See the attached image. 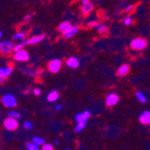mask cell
<instances>
[{"label": "cell", "mask_w": 150, "mask_h": 150, "mask_svg": "<svg viewBox=\"0 0 150 150\" xmlns=\"http://www.w3.org/2000/svg\"><path fill=\"white\" fill-rule=\"evenodd\" d=\"M130 48L134 50H142L146 48L147 46V42L141 37L135 38L131 40L130 42Z\"/></svg>", "instance_id": "cell-1"}, {"label": "cell", "mask_w": 150, "mask_h": 150, "mask_svg": "<svg viewBox=\"0 0 150 150\" xmlns=\"http://www.w3.org/2000/svg\"><path fill=\"white\" fill-rule=\"evenodd\" d=\"M15 42L12 40H3L0 42V53L3 55H7L11 51H13Z\"/></svg>", "instance_id": "cell-2"}, {"label": "cell", "mask_w": 150, "mask_h": 150, "mask_svg": "<svg viewBox=\"0 0 150 150\" xmlns=\"http://www.w3.org/2000/svg\"><path fill=\"white\" fill-rule=\"evenodd\" d=\"M93 8H94V6L91 0H81L80 11L83 16H86L90 15V13L93 12Z\"/></svg>", "instance_id": "cell-3"}, {"label": "cell", "mask_w": 150, "mask_h": 150, "mask_svg": "<svg viewBox=\"0 0 150 150\" xmlns=\"http://www.w3.org/2000/svg\"><path fill=\"white\" fill-rule=\"evenodd\" d=\"M48 70L52 74H57L62 67V61L59 59H53L48 62Z\"/></svg>", "instance_id": "cell-4"}, {"label": "cell", "mask_w": 150, "mask_h": 150, "mask_svg": "<svg viewBox=\"0 0 150 150\" xmlns=\"http://www.w3.org/2000/svg\"><path fill=\"white\" fill-rule=\"evenodd\" d=\"M13 58L16 61L18 62H27L30 59V54L25 49H22L20 50L13 52Z\"/></svg>", "instance_id": "cell-5"}, {"label": "cell", "mask_w": 150, "mask_h": 150, "mask_svg": "<svg viewBox=\"0 0 150 150\" xmlns=\"http://www.w3.org/2000/svg\"><path fill=\"white\" fill-rule=\"evenodd\" d=\"M1 102L6 108H15L17 105V100L13 94L6 93L1 98Z\"/></svg>", "instance_id": "cell-6"}, {"label": "cell", "mask_w": 150, "mask_h": 150, "mask_svg": "<svg viewBox=\"0 0 150 150\" xmlns=\"http://www.w3.org/2000/svg\"><path fill=\"white\" fill-rule=\"evenodd\" d=\"M45 34H38L34 35L29 39H27L25 42H23L24 46H29V45H36L40 42H42V40L45 39Z\"/></svg>", "instance_id": "cell-7"}, {"label": "cell", "mask_w": 150, "mask_h": 150, "mask_svg": "<svg viewBox=\"0 0 150 150\" xmlns=\"http://www.w3.org/2000/svg\"><path fill=\"white\" fill-rule=\"evenodd\" d=\"M4 126H5V128H6L7 130L13 131V130L17 129L18 126H19V123H18L17 120L8 117L7 119H6V120H4Z\"/></svg>", "instance_id": "cell-8"}, {"label": "cell", "mask_w": 150, "mask_h": 150, "mask_svg": "<svg viewBox=\"0 0 150 150\" xmlns=\"http://www.w3.org/2000/svg\"><path fill=\"white\" fill-rule=\"evenodd\" d=\"M27 40V33L23 31L16 32L12 36V40L16 42H23Z\"/></svg>", "instance_id": "cell-9"}, {"label": "cell", "mask_w": 150, "mask_h": 150, "mask_svg": "<svg viewBox=\"0 0 150 150\" xmlns=\"http://www.w3.org/2000/svg\"><path fill=\"white\" fill-rule=\"evenodd\" d=\"M120 98H119V95L117 93H109L106 97V105L109 107H112L114 106L115 104L118 103Z\"/></svg>", "instance_id": "cell-10"}, {"label": "cell", "mask_w": 150, "mask_h": 150, "mask_svg": "<svg viewBox=\"0 0 150 150\" xmlns=\"http://www.w3.org/2000/svg\"><path fill=\"white\" fill-rule=\"evenodd\" d=\"M78 32H79V27L77 25H73L69 31H67L66 33H64L62 35H63V38L64 39L69 40V39L73 38L75 35H76Z\"/></svg>", "instance_id": "cell-11"}, {"label": "cell", "mask_w": 150, "mask_h": 150, "mask_svg": "<svg viewBox=\"0 0 150 150\" xmlns=\"http://www.w3.org/2000/svg\"><path fill=\"white\" fill-rule=\"evenodd\" d=\"M91 117V112L89 111H84L83 112L77 113L75 117L76 121L77 122H86V120Z\"/></svg>", "instance_id": "cell-12"}, {"label": "cell", "mask_w": 150, "mask_h": 150, "mask_svg": "<svg viewBox=\"0 0 150 150\" xmlns=\"http://www.w3.org/2000/svg\"><path fill=\"white\" fill-rule=\"evenodd\" d=\"M66 65L70 69H77L80 65V61L76 57H69L66 59Z\"/></svg>", "instance_id": "cell-13"}, {"label": "cell", "mask_w": 150, "mask_h": 150, "mask_svg": "<svg viewBox=\"0 0 150 150\" xmlns=\"http://www.w3.org/2000/svg\"><path fill=\"white\" fill-rule=\"evenodd\" d=\"M13 67H11V66L0 67V77L6 79L8 76H11V74L13 73Z\"/></svg>", "instance_id": "cell-14"}, {"label": "cell", "mask_w": 150, "mask_h": 150, "mask_svg": "<svg viewBox=\"0 0 150 150\" xmlns=\"http://www.w3.org/2000/svg\"><path fill=\"white\" fill-rule=\"evenodd\" d=\"M72 26H73V24H72V23L70 21H64V22H62V23H60L59 24L58 30H59V33H61L63 34L67 31H69Z\"/></svg>", "instance_id": "cell-15"}, {"label": "cell", "mask_w": 150, "mask_h": 150, "mask_svg": "<svg viewBox=\"0 0 150 150\" xmlns=\"http://www.w3.org/2000/svg\"><path fill=\"white\" fill-rule=\"evenodd\" d=\"M129 69H130V67H129V66L128 64L121 65L118 69V70H117V76H120V77L125 76L129 72Z\"/></svg>", "instance_id": "cell-16"}, {"label": "cell", "mask_w": 150, "mask_h": 150, "mask_svg": "<svg viewBox=\"0 0 150 150\" xmlns=\"http://www.w3.org/2000/svg\"><path fill=\"white\" fill-rule=\"evenodd\" d=\"M95 29H96V31L100 33V34H103V35H105L108 33V26L105 24V23H98L96 24V26H95Z\"/></svg>", "instance_id": "cell-17"}, {"label": "cell", "mask_w": 150, "mask_h": 150, "mask_svg": "<svg viewBox=\"0 0 150 150\" xmlns=\"http://www.w3.org/2000/svg\"><path fill=\"white\" fill-rule=\"evenodd\" d=\"M59 98V92L56 91V90L51 91V92L48 94V96H47V100H48V102H50V103H54V102H56Z\"/></svg>", "instance_id": "cell-18"}, {"label": "cell", "mask_w": 150, "mask_h": 150, "mask_svg": "<svg viewBox=\"0 0 150 150\" xmlns=\"http://www.w3.org/2000/svg\"><path fill=\"white\" fill-rule=\"evenodd\" d=\"M139 121L142 124H149L150 123V112L146 111L142 112V114L139 117Z\"/></svg>", "instance_id": "cell-19"}, {"label": "cell", "mask_w": 150, "mask_h": 150, "mask_svg": "<svg viewBox=\"0 0 150 150\" xmlns=\"http://www.w3.org/2000/svg\"><path fill=\"white\" fill-rule=\"evenodd\" d=\"M23 73L29 75V76H40V71L38 70V69H24L23 70Z\"/></svg>", "instance_id": "cell-20"}, {"label": "cell", "mask_w": 150, "mask_h": 150, "mask_svg": "<svg viewBox=\"0 0 150 150\" xmlns=\"http://www.w3.org/2000/svg\"><path fill=\"white\" fill-rule=\"evenodd\" d=\"M136 98H137L142 103H146V98L145 96V94L143 93H141V92H137V93H136Z\"/></svg>", "instance_id": "cell-21"}, {"label": "cell", "mask_w": 150, "mask_h": 150, "mask_svg": "<svg viewBox=\"0 0 150 150\" xmlns=\"http://www.w3.org/2000/svg\"><path fill=\"white\" fill-rule=\"evenodd\" d=\"M26 148L27 150H40V146L36 145L33 142H27Z\"/></svg>", "instance_id": "cell-22"}, {"label": "cell", "mask_w": 150, "mask_h": 150, "mask_svg": "<svg viewBox=\"0 0 150 150\" xmlns=\"http://www.w3.org/2000/svg\"><path fill=\"white\" fill-rule=\"evenodd\" d=\"M33 143H35L36 145H38V146H42V145H44L46 142H45V139H42V138H40V137H34L33 139Z\"/></svg>", "instance_id": "cell-23"}, {"label": "cell", "mask_w": 150, "mask_h": 150, "mask_svg": "<svg viewBox=\"0 0 150 150\" xmlns=\"http://www.w3.org/2000/svg\"><path fill=\"white\" fill-rule=\"evenodd\" d=\"M7 115H8V117L13 118V119H16V120H18L21 117V114L18 112H16V111H10L7 113Z\"/></svg>", "instance_id": "cell-24"}, {"label": "cell", "mask_w": 150, "mask_h": 150, "mask_svg": "<svg viewBox=\"0 0 150 150\" xmlns=\"http://www.w3.org/2000/svg\"><path fill=\"white\" fill-rule=\"evenodd\" d=\"M86 126V122H78V123L76 124V126L75 131L76 132H79L82 129H84Z\"/></svg>", "instance_id": "cell-25"}, {"label": "cell", "mask_w": 150, "mask_h": 150, "mask_svg": "<svg viewBox=\"0 0 150 150\" xmlns=\"http://www.w3.org/2000/svg\"><path fill=\"white\" fill-rule=\"evenodd\" d=\"M24 44H23V42H17V43H16L15 44V46H13V52H16V51H17V50H22V49H24Z\"/></svg>", "instance_id": "cell-26"}, {"label": "cell", "mask_w": 150, "mask_h": 150, "mask_svg": "<svg viewBox=\"0 0 150 150\" xmlns=\"http://www.w3.org/2000/svg\"><path fill=\"white\" fill-rule=\"evenodd\" d=\"M33 13H26V15L23 17V23H28L33 19Z\"/></svg>", "instance_id": "cell-27"}, {"label": "cell", "mask_w": 150, "mask_h": 150, "mask_svg": "<svg viewBox=\"0 0 150 150\" xmlns=\"http://www.w3.org/2000/svg\"><path fill=\"white\" fill-rule=\"evenodd\" d=\"M132 17L131 16H126L124 19H123V23L126 25V26H129L131 23H132Z\"/></svg>", "instance_id": "cell-28"}, {"label": "cell", "mask_w": 150, "mask_h": 150, "mask_svg": "<svg viewBox=\"0 0 150 150\" xmlns=\"http://www.w3.org/2000/svg\"><path fill=\"white\" fill-rule=\"evenodd\" d=\"M23 127L26 129H33V123L31 121H24L23 124Z\"/></svg>", "instance_id": "cell-29"}, {"label": "cell", "mask_w": 150, "mask_h": 150, "mask_svg": "<svg viewBox=\"0 0 150 150\" xmlns=\"http://www.w3.org/2000/svg\"><path fill=\"white\" fill-rule=\"evenodd\" d=\"M42 150H55V149H54V147H53L52 145H50V144H46V143H45L44 145H42Z\"/></svg>", "instance_id": "cell-30"}, {"label": "cell", "mask_w": 150, "mask_h": 150, "mask_svg": "<svg viewBox=\"0 0 150 150\" xmlns=\"http://www.w3.org/2000/svg\"><path fill=\"white\" fill-rule=\"evenodd\" d=\"M98 23L96 22V21H94V20H91V21H89L88 22V26L89 27H91V28H95V26H96V24H97Z\"/></svg>", "instance_id": "cell-31"}, {"label": "cell", "mask_w": 150, "mask_h": 150, "mask_svg": "<svg viewBox=\"0 0 150 150\" xmlns=\"http://www.w3.org/2000/svg\"><path fill=\"white\" fill-rule=\"evenodd\" d=\"M33 93L34 95H36V96H39V95H40V93H42V91H40V88H34L33 90Z\"/></svg>", "instance_id": "cell-32"}, {"label": "cell", "mask_w": 150, "mask_h": 150, "mask_svg": "<svg viewBox=\"0 0 150 150\" xmlns=\"http://www.w3.org/2000/svg\"><path fill=\"white\" fill-rule=\"evenodd\" d=\"M133 8H134V5H129V6H128L127 7H125L124 12H125V13H130V12L133 10Z\"/></svg>", "instance_id": "cell-33"}, {"label": "cell", "mask_w": 150, "mask_h": 150, "mask_svg": "<svg viewBox=\"0 0 150 150\" xmlns=\"http://www.w3.org/2000/svg\"><path fill=\"white\" fill-rule=\"evenodd\" d=\"M55 109L57 111H60L61 109H62V106L60 105V104H58V105H56V107H55Z\"/></svg>", "instance_id": "cell-34"}, {"label": "cell", "mask_w": 150, "mask_h": 150, "mask_svg": "<svg viewBox=\"0 0 150 150\" xmlns=\"http://www.w3.org/2000/svg\"><path fill=\"white\" fill-rule=\"evenodd\" d=\"M6 78H1V77H0V85H2V84H4L5 83V82H6Z\"/></svg>", "instance_id": "cell-35"}, {"label": "cell", "mask_w": 150, "mask_h": 150, "mask_svg": "<svg viewBox=\"0 0 150 150\" xmlns=\"http://www.w3.org/2000/svg\"><path fill=\"white\" fill-rule=\"evenodd\" d=\"M2 37H3V33L2 31H0V42L2 40Z\"/></svg>", "instance_id": "cell-36"}, {"label": "cell", "mask_w": 150, "mask_h": 150, "mask_svg": "<svg viewBox=\"0 0 150 150\" xmlns=\"http://www.w3.org/2000/svg\"><path fill=\"white\" fill-rule=\"evenodd\" d=\"M30 91H31V89H30V88H28V89H26V90L24 91V93H25V94H27V93H29Z\"/></svg>", "instance_id": "cell-37"}, {"label": "cell", "mask_w": 150, "mask_h": 150, "mask_svg": "<svg viewBox=\"0 0 150 150\" xmlns=\"http://www.w3.org/2000/svg\"><path fill=\"white\" fill-rule=\"evenodd\" d=\"M59 140H54V145H56V146H58L59 145Z\"/></svg>", "instance_id": "cell-38"}, {"label": "cell", "mask_w": 150, "mask_h": 150, "mask_svg": "<svg viewBox=\"0 0 150 150\" xmlns=\"http://www.w3.org/2000/svg\"><path fill=\"white\" fill-rule=\"evenodd\" d=\"M64 150H70V149H64Z\"/></svg>", "instance_id": "cell-39"}]
</instances>
